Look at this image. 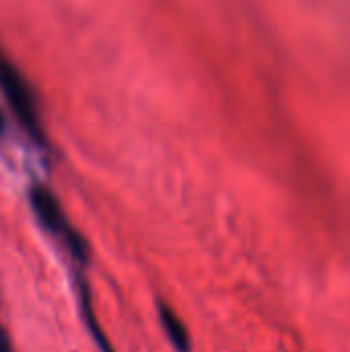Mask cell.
I'll return each mask as SVG.
<instances>
[{
    "label": "cell",
    "mask_w": 350,
    "mask_h": 352,
    "mask_svg": "<svg viewBox=\"0 0 350 352\" xmlns=\"http://www.w3.org/2000/svg\"><path fill=\"white\" fill-rule=\"evenodd\" d=\"M159 318H161V324L165 328V334L171 340V344L175 346V351L190 352V336H188V330H186L184 322L175 316V311L169 305L159 303Z\"/></svg>",
    "instance_id": "obj_3"
},
{
    "label": "cell",
    "mask_w": 350,
    "mask_h": 352,
    "mask_svg": "<svg viewBox=\"0 0 350 352\" xmlns=\"http://www.w3.org/2000/svg\"><path fill=\"white\" fill-rule=\"evenodd\" d=\"M31 206L39 219V223L56 237H60L68 250L78 258V260H85L87 256V250H85V243L83 239L78 237V233L68 225V221L64 219V212L58 204V200L54 198V194L50 190H45L43 186H33L31 188Z\"/></svg>",
    "instance_id": "obj_2"
},
{
    "label": "cell",
    "mask_w": 350,
    "mask_h": 352,
    "mask_svg": "<svg viewBox=\"0 0 350 352\" xmlns=\"http://www.w3.org/2000/svg\"><path fill=\"white\" fill-rule=\"evenodd\" d=\"M0 352H10V349H8V340H6L2 328H0Z\"/></svg>",
    "instance_id": "obj_5"
},
{
    "label": "cell",
    "mask_w": 350,
    "mask_h": 352,
    "mask_svg": "<svg viewBox=\"0 0 350 352\" xmlns=\"http://www.w3.org/2000/svg\"><path fill=\"white\" fill-rule=\"evenodd\" d=\"M2 130H4V116H2V111H0V134H2Z\"/></svg>",
    "instance_id": "obj_6"
},
{
    "label": "cell",
    "mask_w": 350,
    "mask_h": 352,
    "mask_svg": "<svg viewBox=\"0 0 350 352\" xmlns=\"http://www.w3.org/2000/svg\"><path fill=\"white\" fill-rule=\"evenodd\" d=\"M0 91L4 93L8 105L12 107L14 116L23 124V128L29 132V136L43 144V128L39 124V113L33 103V95L29 87L25 85V78L19 74V70L0 54Z\"/></svg>",
    "instance_id": "obj_1"
},
{
    "label": "cell",
    "mask_w": 350,
    "mask_h": 352,
    "mask_svg": "<svg viewBox=\"0 0 350 352\" xmlns=\"http://www.w3.org/2000/svg\"><path fill=\"white\" fill-rule=\"evenodd\" d=\"M80 309H83V320H85V324H87L91 336H93L95 342L99 344L101 352H113L111 351V346H109V342L105 340L103 332L99 330V324H97V320H95V316H93V307H91V301H89V293H87L85 287H80Z\"/></svg>",
    "instance_id": "obj_4"
}]
</instances>
